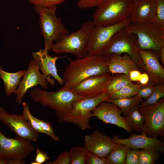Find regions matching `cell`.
Returning <instances> with one entry per match:
<instances>
[{"label": "cell", "instance_id": "1", "mask_svg": "<svg viewBox=\"0 0 164 164\" xmlns=\"http://www.w3.org/2000/svg\"><path fill=\"white\" fill-rule=\"evenodd\" d=\"M109 56H87L71 61L63 75L64 84L61 88L69 90L84 79L91 76L109 72Z\"/></svg>", "mask_w": 164, "mask_h": 164}, {"label": "cell", "instance_id": "2", "mask_svg": "<svg viewBox=\"0 0 164 164\" xmlns=\"http://www.w3.org/2000/svg\"><path fill=\"white\" fill-rule=\"evenodd\" d=\"M28 94L35 102L54 110L60 121H63L74 102L85 97L69 90L60 88L56 91L49 92L37 87L29 89Z\"/></svg>", "mask_w": 164, "mask_h": 164}, {"label": "cell", "instance_id": "3", "mask_svg": "<svg viewBox=\"0 0 164 164\" xmlns=\"http://www.w3.org/2000/svg\"><path fill=\"white\" fill-rule=\"evenodd\" d=\"M127 33L137 36L139 49L152 50L157 53L164 47V26L153 22H131L124 28Z\"/></svg>", "mask_w": 164, "mask_h": 164}, {"label": "cell", "instance_id": "4", "mask_svg": "<svg viewBox=\"0 0 164 164\" xmlns=\"http://www.w3.org/2000/svg\"><path fill=\"white\" fill-rule=\"evenodd\" d=\"M95 25L92 20L84 23L78 30L70 34H63L51 47L57 54L68 53L75 56L77 59L87 56V41L88 34Z\"/></svg>", "mask_w": 164, "mask_h": 164}, {"label": "cell", "instance_id": "5", "mask_svg": "<svg viewBox=\"0 0 164 164\" xmlns=\"http://www.w3.org/2000/svg\"><path fill=\"white\" fill-rule=\"evenodd\" d=\"M57 5L47 7L34 5V10L39 16L41 34L44 41V50L48 53L51 49L53 42H56L64 34H68V30L62 23L61 19L56 15Z\"/></svg>", "mask_w": 164, "mask_h": 164}, {"label": "cell", "instance_id": "6", "mask_svg": "<svg viewBox=\"0 0 164 164\" xmlns=\"http://www.w3.org/2000/svg\"><path fill=\"white\" fill-rule=\"evenodd\" d=\"M134 3L132 0H107L97 7L92 20L101 26L120 23L130 17Z\"/></svg>", "mask_w": 164, "mask_h": 164}, {"label": "cell", "instance_id": "7", "mask_svg": "<svg viewBox=\"0 0 164 164\" xmlns=\"http://www.w3.org/2000/svg\"><path fill=\"white\" fill-rule=\"evenodd\" d=\"M109 94L104 92L97 96L85 97L73 103L63 121L78 126L83 131L90 128L92 111L100 104L106 101Z\"/></svg>", "mask_w": 164, "mask_h": 164}, {"label": "cell", "instance_id": "8", "mask_svg": "<svg viewBox=\"0 0 164 164\" xmlns=\"http://www.w3.org/2000/svg\"><path fill=\"white\" fill-rule=\"evenodd\" d=\"M131 22L130 17L118 23L107 26L95 25L88 35L87 56L103 55L104 50L112 36Z\"/></svg>", "mask_w": 164, "mask_h": 164}, {"label": "cell", "instance_id": "9", "mask_svg": "<svg viewBox=\"0 0 164 164\" xmlns=\"http://www.w3.org/2000/svg\"><path fill=\"white\" fill-rule=\"evenodd\" d=\"M139 111L144 122L142 132L148 136L157 138L164 136V100L161 98L156 103L139 106Z\"/></svg>", "mask_w": 164, "mask_h": 164}, {"label": "cell", "instance_id": "10", "mask_svg": "<svg viewBox=\"0 0 164 164\" xmlns=\"http://www.w3.org/2000/svg\"><path fill=\"white\" fill-rule=\"evenodd\" d=\"M31 141L18 135L8 138L0 129V158L25 160L34 149Z\"/></svg>", "mask_w": 164, "mask_h": 164}, {"label": "cell", "instance_id": "11", "mask_svg": "<svg viewBox=\"0 0 164 164\" xmlns=\"http://www.w3.org/2000/svg\"><path fill=\"white\" fill-rule=\"evenodd\" d=\"M132 35L125 32L124 29L117 32L108 43L103 54L110 56L112 54L126 53L134 60H141L139 48Z\"/></svg>", "mask_w": 164, "mask_h": 164}, {"label": "cell", "instance_id": "12", "mask_svg": "<svg viewBox=\"0 0 164 164\" xmlns=\"http://www.w3.org/2000/svg\"><path fill=\"white\" fill-rule=\"evenodd\" d=\"M39 68L33 59L30 60L27 70L14 94L16 95V102L21 104L26 93L30 89L39 85L44 89L48 88V83L40 71Z\"/></svg>", "mask_w": 164, "mask_h": 164}, {"label": "cell", "instance_id": "13", "mask_svg": "<svg viewBox=\"0 0 164 164\" xmlns=\"http://www.w3.org/2000/svg\"><path fill=\"white\" fill-rule=\"evenodd\" d=\"M0 121L17 135L31 141H36L38 132L19 114H10L0 106Z\"/></svg>", "mask_w": 164, "mask_h": 164}, {"label": "cell", "instance_id": "14", "mask_svg": "<svg viewBox=\"0 0 164 164\" xmlns=\"http://www.w3.org/2000/svg\"><path fill=\"white\" fill-rule=\"evenodd\" d=\"M109 73L88 77L68 90L85 97L97 96L106 92L112 77Z\"/></svg>", "mask_w": 164, "mask_h": 164}, {"label": "cell", "instance_id": "15", "mask_svg": "<svg viewBox=\"0 0 164 164\" xmlns=\"http://www.w3.org/2000/svg\"><path fill=\"white\" fill-rule=\"evenodd\" d=\"M112 139L115 143L123 144L132 149H147L159 153L164 151V143L162 140L149 137L143 132L140 135L132 134L127 138H121L114 135Z\"/></svg>", "mask_w": 164, "mask_h": 164}, {"label": "cell", "instance_id": "16", "mask_svg": "<svg viewBox=\"0 0 164 164\" xmlns=\"http://www.w3.org/2000/svg\"><path fill=\"white\" fill-rule=\"evenodd\" d=\"M92 117H96L104 123L115 125L132 133L128 125L122 116V111L115 104L106 101H103L98 105L92 111Z\"/></svg>", "mask_w": 164, "mask_h": 164}, {"label": "cell", "instance_id": "17", "mask_svg": "<svg viewBox=\"0 0 164 164\" xmlns=\"http://www.w3.org/2000/svg\"><path fill=\"white\" fill-rule=\"evenodd\" d=\"M116 144L112 138L97 130L84 138V147L88 152L101 157H107Z\"/></svg>", "mask_w": 164, "mask_h": 164}, {"label": "cell", "instance_id": "18", "mask_svg": "<svg viewBox=\"0 0 164 164\" xmlns=\"http://www.w3.org/2000/svg\"><path fill=\"white\" fill-rule=\"evenodd\" d=\"M33 59L38 64L44 77L48 83L52 86L55 84L54 80L51 78L52 76L60 85H63V79L58 75L56 65V61L60 57H52L44 49L32 53Z\"/></svg>", "mask_w": 164, "mask_h": 164}, {"label": "cell", "instance_id": "19", "mask_svg": "<svg viewBox=\"0 0 164 164\" xmlns=\"http://www.w3.org/2000/svg\"><path fill=\"white\" fill-rule=\"evenodd\" d=\"M156 0H140L134 2L131 22H153L156 14Z\"/></svg>", "mask_w": 164, "mask_h": 164}, {"label": "cell", "instance_id": "20", "mask_svg": "<svg viewBox=\"0 0 164 164\" xmlns=\"http://www.w3.org/2000/svg\"><path fill=\"white\" fill-rule=\"evenodd\" d=\"M109 56V72L112 74L121 73L129 76L131 71L137 70L135 63L128 55L121 56L120 55L112 54Z\"/></svg>", "mask_w": 164, "mask_h": 164}, {"label": "cell", "instance_id": "21", "mask_svg": "<svg viewBox=\"0 0 164 164\" xmlns=\"http://www.w3.org/2000/svg\"><path fill=\"white\" fill-rule=\"evenodd\" d=\"M140 56L146 68L151 73L161 79L164 77V70L159 61L157 53L150 50L139 48Z\"/></svg>", "mask_w": 164, "mask_h": 164}, {"label": "cell", "instance_id": "22", "mask_svg": "<svg viewBox=\"0 0 164 164\" xmlns=\"http://www.w3.org/2000/svg\"><path fill=\"white\" fill-rule=\"evenodd\" d=\"M26 70H20L15 73L7 72L3 70L0 65V78L3 81L5 93L9 96L15 91Z\"/></svg>", "mask_w": 164, "mask_h": 164}, {"label": "cell", "instance_id": "23", "mask_svg": "<svg viewBox=\"0 0 164 164\" xmlns=\"http://www.w3.org/2000/svg\"><path fill=\"white\" fill-rule=\"evenodd\" d=\"M139 106L136 105L132 108L128 114L123 117L131 130L138 132H142L144 120L139 111Z\"/></svg>", "mask_w": 164, "mask_h": 164}, {"label": "cell", "instance_id": "24", "mask_svg": "<svg viewBox=\"0 0 164 164\" xmlns=\"http://www.w3.org/2000/svg\"><path fill=\"white\" fill-rule=\"evenodd\" d=\"M142 98L137 95L129 98L114 99L108 98L106 101L112 103L116 105L123 112L127 115L133 107L138 105Z\"/></svg>", "mask_w": 164, "mask_h": 164}, {"label": "cell", "instance_id": "25", "mask_svg": "<svg viewBox=\"0 0 164 164\" xmlns=\"http://www.w3.org/2000/svg\"><path fill=\"white\" fill-rule=\"evenodd\" d=\"M127 148L124 145L117 144L107 156L110 164H124Z\"/></svg>", "mask_w": 164, "mask_h": 164}, {"label": "cell", "instance_id": "26", "mask_svg": "<svg viewBox=\"0 0 164 164\" xmlns=\"http://www.w3.org/2000/svg\"><path fill=\"white\" fill-rule=\"evenodd\" d=\"M131 83L129 76L125 74L112 77L107 87L106 92L110 95Z\"/></svg>", "mask_w": 164, "mask_h": 164}, {"label": "cell", "instance_id": "27", "mask_svg": "<svg viewBox=\"0 0 164 164\" xmlns=\"http://www.w3.org/2000/svg\"><path fill=\"white\" fill-rule=\"evenodd\" d=\"M140 86L131 83L109 95V98H129L137 95Z\"/></svg>", "mask_w": 164, "mask_h": 164}, {"label": "cell", "instance_id": "28", "mask_svg": "<svg viewBox=\"0 0 164 164\" xmlns=\"http://www.w3.org/2000/svg\"><path fill=\"white\" fill-rule=\"evenodd\" d=\"M88 153L84 147H73L69 152L70 164H86Z\"/></svg>", "mask_w": 164, "mask_h": 164}, {"label": "cell", "instance_id": "29", "mask_svg": "<svg viewBox=\"0 0 164 164\" xmlns=\"http://www.w3.org/2000/svg\"><path fill=\"white\" fill-rule=\"evenodd\" d=\"M23 113L22 114L23 118L27 120L32 127L38 133L40 132L46 134L51 138V135L47 132L44 131L41 127L39 124L34 119L33 115L31 114L28 104L26 102H22Z\"/></svg>", "mask_w": 164, "mask_h": 164}, {"label": "cell", "instance_id": "30", "mask_svg": "<svg viewBox=\"0 0 164 164\" xmlns=\"http://www.w3.org/2000/svg\"><path fill=\"white\" fill-rule=\"evenodd\" d=\"M159 152L142 149L139 150V164H153L159 157Z\"/></svg>", "mask_w": 164, "mask_h": 164}, {"label": "cell", "instance_id": "31", "mask_svg": "<svg viewBox=\"0 0 164 164\" xmlns=\"http://www.w3.org/2000/svg\"><path fill=\"white\" fill-rule=\"evenodd\" d=\"M154 90L150 96L140 105L143 106L152 105L157 102L164 96V88L162 87H154Z\"/></svg>", "mask_w": 164, "mask_h": 164}, {"label": "cell", "instance_id": "32", "mask_svg": "<svg viewBox=\"0 0 164 164\" xmlns=\"http://www.w3.org/2000/svg\"><path fill=\"white\" fill-rule=\"evenodd\" d=\"M124 164H139V150L128 148Z\"/></svg>", "mask_w": 164, "mask_h": 164}, {"label": "cell", "instance_id": "33", "mask_svg": "<svg viewBox=\"0 0 164 164\" xmlns=\"http://www.w3.org/2000/svg\"><path fill=\"white\" fill-rule=\"evenodd\" d=\"M156 0V14L153 22L164 26V0Z\"/></svg>", "mask_w": 164, "mask_h": 164}, {"label": "cell", "instance_id": "34", "mask_svg": "<svg viewBox=\"0 0 164 164\" xmlns=\"http://www.w3.org/2000/svg\"><path fill=\"white\" fill-rule=\"evenodd\" d=\"M33 117L39 124L41 128L51 135V138L53 140L56 141H59L60 138L58 136L55 134L53 126L50 123L38 119L34 116Z\"/></svg>", "mask_w": 164, "mask_h": 164}, {"label": "cell", "instance_id": "35", "mask_svg": "<svg viewBox=\"0 0 164 164\" xmlns=\"http://www.w3.org/2000/svg\"><path fill=\"white\" fill-rule=\"evenodd\" d=\"M107 0H78L77 6L81 9L98 7Z\"/></svg>", "mask_w": 164, "mask_h": 164}, {"label": "cell", "instance_id": "36", "mask_svg": "<svg viewBox=\"0 0 164 164\" xmlns=\"http://www.w3.org/2000/svg\"><path fill=\"white\" fill-rule=\"evenodd\" d=\"M34 5L49 7L63 3L65 0H27Z\"/></svg>", "mask_w": 164, "mask_h": 164}, {"label": "cell", "instance_id": "37", "mask_svg": "<svg viewBox=\"0 0 164 164\" xmlns=\"http://www.w3.org/2000/svg\"><path fill=\"white\" fill-rule=\"evenodd\" d=\"M87 164H110L107 157H99L88 152L86 161Z\"/></svg>", "mask_w": 164, "mask_h": 164}, {"label": "cell", "instance_id": "38", "mask_svg": "<svg viewBox=\"0 0 164 164\" xmlns=\"http://www.w3.org/2000/svg\"><path fill=\"white\" fill-rule=\"evenodd\" d=\"M70 160L69 152L65 151L61 153L53 161L47 162V164H69Z\"/></svg>", "mask_w": 164, "mask_h": 164}, {"label": "cell", "instance_id": "39", "mask_svg": "<svg viewBox=\"0 0 164 164\" xmlns=\"http://www.w3.org/2000/svg\"><path fill=\"white\" fill-rule=\"evenodd\" d=\"M50 157L46 153L38 148L36 149V156L31 164H42L49 159Z\"/></svg>", "mask_w": 164, "mask_h": 164}, {"label": "cell", "instance_id": "40", "mask_svg": "<svg viewBox=\"0 0 164 164\" xmlns=\"http://www.w3.org/2000/svg\"><path fill=\"white\" fill-rule=\"evenodd\" d=\"M154 88L152 86H145L139 88L137 95L139 97L144 98L146 100L153 92Z\"/></svg>", "mask_w": 164, "mask_h": 164}, {"label": "cell", "instance_id": "41", "mask_svg": "<svg viewBox=\"0 0 164 164\" xmlns=\"http://www.w3.org/2000/svg\"><path fill=\"white\" fill-rule=\"evenodd\" d=\"M141 74V73L137 70H133L130 72L129 76L132 81H139Z\"/></svg>", "mask_w": 164, "mask_h": 164}, {"label": "cell", "instance_id": "42", "mask_svg": "<svg viewBox=\"0 0 164 164\" xmlns=\"http://www.w3.org/2000/svg\"><path fill=\"white\" fill-rule=\"evenodd\" d=\"M19 160L0 158V164H19Z\"/></svg>", "mask_w": 164, "mask_h": 164}, {"label": "cell", "instance_id": "43", "mask_svg": "<svg viewBox=\"0 0 164 164\" xmlns=\"http://www.w3.org/2000/svg\"><path fill=\"white\" fill-rule=\"evenodd\" d=\"M149 80V77L147 74L145 73L141 74L139 81L140 83L143 85L147 84Z\"/></svg>", "mask_w": 164, "mask_h": 164}, {"label": "cell", "instance_id": "44", "mask_svg": "<svg viewBox=\"0 0 164 164\" xmlns=\"http://www.w3.org/2000/svg\"><path fill=\"white\" fill-rule=\"evenodd\" d=\"M158 54L160 57L162 62L164 63V47H162L158 53Z\"/></svg>", "mask_w": 164, "mask_h": 164}, {"label": "cell", "instance_id": "45", "mask_svg": "<svg viewBox=\"0 0 164 164\" xmlns=\"http://www.w3.org/2000/svg\"><path fill=\"white\" fill-rule=\"evenodd\" d=\"M134 2L136 1V0H132Z\"/></svg>", "mask_w": 164, "mask_h": 164}, {"label": "cell", "instance_id": "46", "mask_svg": "<svg viewBox=\"0 0 164 164\" xmlns=\"http://www.w3.org/2000/svg\"><path fill=\"white\" fill-rule=\"evenodd\" d=\"M139 0H136V1H139Z\"/></svg>", "mask_w": 164, "mask_h": 164}]
</instances>
